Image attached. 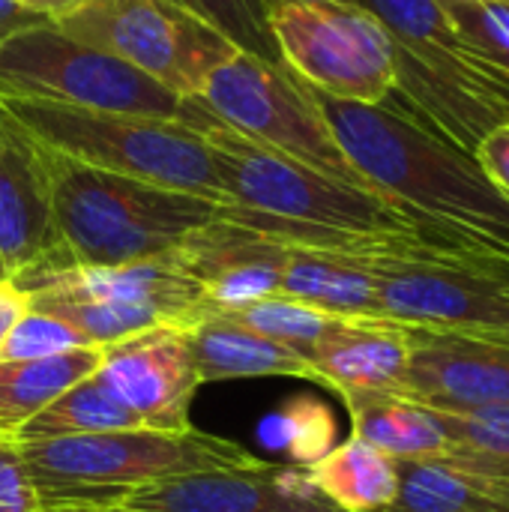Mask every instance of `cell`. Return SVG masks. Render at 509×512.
I'll return each instance as SVG.
<instances>
[{
  "mask_svg": "<svg viewBox=\"0 0 509 512\" xmlns=\"http://www.w3.org/2000/svg\"><path fill=\"white\" fill-rule=\"evenodd\" d=\"M318 108L360 180L426 234L509 255V198L474 153L408 111L333 99Z\"/></svg>",
  "mask_w": 509,
  "mask_h": 512,
  "instance_id": "6da1fadb",
  "label": "cell"
},
{
  "mask_svg": "<svg viewBox=\"0 0 509 512\" xmlns=\"http://www.w3.org/2000/svg\"><path fill=\"white\" fill-rule=\"evenodd\" d=\"M48 192L51 249L27 270L114 267L168 255L210 225L222 207L189 192L78 165L54 150H48Z\"/></svg>",
  "mask_w": 509,
  "mask_h": 512,
  "instance_id": "7a4b0ae2",
  "label": "cell"
},
{
  "mask_svg": "<svg viewBox=\"0 0 509 512\" xmlns=\"http://www.w3.org/2000/svg\"><path fill=\"white\" fill-rule=\"evenodd\" d=\"M390 36L396 90L408 114L474 153L477 144L509 123V87L459 39L435 0H354Z\"/></svg>",
  "mask_w": 509,
  "mask_h": 512,
  "instance_id": "3957f363",
  "label": "cell"
},
{
  "mask_svg": "<svg viewBox=\"0 0 509 512\" xmlns=\"http://www.w3.org/2000/svg\"><path fill=\"white\" fill-rule=\"evenodd\" d=\"M18 450L36 483L42 510L75 504L117 507L135 489L168 477L243 468L258 462L246 447L195 426L186 432L138 426L81 438L18 444Z\"/></svg>",
  "mask_w": 509,
  "mask_h": 512,
  "instance_id": "277c9868",
  "label": "cell"
},
{
  "mask_svg": "<svg viewBox=\"0 0 509 512\" xmlns=\"http://www.w3.org/2000/svg\"><path fill=\"white\" fill-rule=\"evenodd\" d=\"M186 120L201 129L213 153L225 204L231 207L297 228L345 234H426L381 195L342 183L318 168L243 138L213 117L198 99H186Z\"/></svg>",
  "mask_w": 509,
  "mask_h": 512,
  "instance_id": "5b68a950",
  "label": "cell"
},
{
  "mask_svg": "<svg viewBox=\"0 0 509 512\" xmlns=\"http://www.w3.org/2000/svg\"><path fill=\"white\" fill-rule=\"evenodd\" d=\"M0 102L18 126L63 159L225 204L213 153L186 117L162 120L36 99Z\"/></svg>",
  "mask_w": 509,
  "mask_h": 512,
  "instance_id": "8992f818",
  "label": "cell"
},
{
  "mask_svg": "<svg viewBox=\"0 0 509 512\" xmlns=\"http://www.w3.org/2000/svg\"><path fill=\"white\" fill-rule=\"evenodd\" d=\"M480 246L441 237H396L363 255L381 321L405 330L509 342V282L489 270Z\"/></svg>",
  "mask_w": 509,
  "mask_h": 512,
  "instance_id": "52a82bcc",
  "label": "cell"
},
{
  "mask_svg": "<svg viewBox=\"0 0 509 512\" xmlns=\"http://www.w3.org/2000/svg\"><path fill=\"white\" fill-rule=\"evenodd\" d=\"M0 99L60 102L162 120L186 117V99L126 60L69 36L54 21H36L3 39Z\"/></svg>",
  "mask_w": 509,
  "mask_h": 512,
  "instance_id": "ba28073f",
  "label": "cell"
},
{
  "mask_svg": "<svg viewBox=\"0 0 509 512\" xmlns=\"http://www.w3.org/2000/svg\"><path fill=\"white\" fill-rule=\"evenodd\" d=\"M195 99L243 138L285 153L342 183L369 189L339 150L318 108L315 90L285 63L234 51L213 69Z\"/></svg>",
  "mask_w": 509,
  "mask_h": 512,
  "instance_id": "9c48e42d",
  "label": "cell"
},
{
  "mask_svg": "<svg viewBox=\"0 0 509 512\" xmlns=\"http://www.w3.org/2000/svg\"><path fill=\"white\" fill-rule=\"evenodd\" d=\"M69 36L141 69L180 99H195L237 48L171 0H84L54 21Z\"/></svg>",
  "mask_w": 509,
  "mask_h": 512,
  "instance_id": "30bf717a",
  "label": "cell"
},
{
  "mask_svg": "<svg viewBox=\"0 0 509 512\" xmlns=\"http://www.w3.org/2000/svg\"><path fill=\"white\" fill-rule=\"evenodd\" d=\"M282 63L312 90L381 105L396 90L393 45L381 21L357 3L309 0L270 9Z\"/></svg>",
  "mask_w": 509,
  "mask_h": 512,
  "instance_id": "8fae6325",
  "label": "cell"
},
{
  "mask_svg": "<svg viewBox=\"0 0 509 512\" xmlns=\"http://www.w3.org/2000/svg\"><path fill=\"white\" fill-rule=\"evenodd\" d=\"M99 375L132 408L144 429L186 432L201 387L183 327L156 324L102 348Z\"/></svg>",
  "mask_w": 509,
  "mask_h": 512,
  "instance_id": "7c38bea8",
  "label": "cell"
},
{
  "mask_svg": "<svg viewBox=\"0 0 509 512\" xmlns=\"http://www.w3.org/2000/svg\"><path fill=\"white\" fill-rule=\"evenodd\" d=\"M327 504L306 468L255 462L141 486L117 507L135 512H285Z\"/></svg>",
  "mask_w": 509,
  "mask_h": 512,
  "instance_id": "4fadbf2b",
  "label": "cell"
},
{
  "mask_svg": "<svg viewBox=\"0 0 509 512\" xmlns=\"http://www.w3.org/2000/svg\"><path fill=\"white\" fill-rule=\"evenodd\" d=\"M399 396L447 414L507 405L509 342L408 330V378Z\"/></svg>",
  "mask_w": 509,
  "mask_h": 512,
  "instance_id": "5bb4252c",
  "label": "cell"
},
{
  "mask_svg": "<svg viewBox=\"0 0 509 512\" xmlns=\"http://www.w3.org/2000/svg\"><path fill=\"white\" fill-rule=\"evenodd\" d=\"M15 279L27 297H72L156 312L165 324L180 327L201 303L204 291L180 261L177 249L156 258H141L114 267H60L24 270Z\"/></svg>",
  "mask_w": 509,
  "mask_h": 512,
  "instance_id": "9a60e30c",
  "label": "cell"
},
{
  "mask_svg": "<svg viewBox=\"0 0 509 512\" xmlns=\"http://www.w3.org/2000/svg\"><path fill=\"white\" fill-rule=\"evenodd\" d=\"M177 255L201 285L204 303L216 309H237L276 297L288 264L285 243L222 216L189 234Z\"/></svg>",
  "mask_w": 509,
  "mask_h": 512,
  "instance_id": "2e32d148",
  "label": "cell"
},
{
  "mask_svg": "<svg viewBox=\"0 0 509 512\" xmlns=\"http://www.w3.org/2000/svg\"><path fill=\"white\" fill-rule=\"evenodd\" d=\"M48 249V150L0 102V261L6 276L39 264Z\"/></svg>",
  "mask_w": 509,
  "mask_h": 512,
  "instance_id": "e0dca14e",
  "label": "cell"
},
{
  "mask_svg": "<svg viewBox=\"0 0 509 512\" xmlns=\"http://www.w3.org/2000/svg\"><path fill=\"white\" fill-rule=\"evenodd\" d=\"M303 360L315 384L336 393H402L408 378V330L384 321H339Z\"/></svg>",
  "mask_w": 509,
  "mask_h": 512,
  "instance_id": "ac0fdd59",
  "label": "cell"
},
{
  "mask_svg": "<svg viewBox=\"0 0 509 512\" xmlns=\"http://www.w3.org/2000/svg\"><path fill=\"white\" fill-rule=\"evenodd\" d=\"M201 384L231 378H303L312 366L288 345H279L201 303L183 324Z\"/></svg>",
  "mask_w": 509,
  "mask_h": 512,
  "instance_id": "d6986e66",
  "label": "cell"
},
{
  "mask_svg": "<svg viewBox=\"0 0 509 512\" xmlns=\"http://www.w3.org/2000/svg\"><path fill=\"white\" fill-rule=\"evenodd\" d=\"M279 294L318 312L354 321H381L378 291L360 258L288 246Z\"/></svg>",
  "mask_w": 509,
  "mask_h": 512,
  "instance_id": "ffe728a7",
  "label": "cell"
},
{
  "mask_svg": "<svg viewBox=\"0 0 509 512\" xmlns=\"http://www.w3.org/2000/svg\"><path fill=\"white\" fill-rule=\"evenodd\" d=\"M348 414L354 438L372 444L384 456L402 459H441L450 450L447 432L438 411L411 402L396 393H339Z\"/></svg>",
  "mask_w": 509,
  "mask_h": 512,
  "instance_id": "44dd1931",
  "label": "cell"
},
{
  "mask_svg": "<svg viewBox=\"0 0 509 512\" xmlns=\"http://www.w3.org/2000/svg\"><path fill=\"white\" fill-rule=\"evenodd\" d=\"M399 489L387 512H509V483L444 459L396 462Z\"/></svg>",
  "mask_w": 509,
  "mask_h": 512,
  "instance_id": "7402d4cb",
  "label": "cell"
},
{
  "mask_svg": "<svg viewBox=\"0 0 509 512\" xmlns=\"http://www.w3.org/2000/svg\"><path fill=\"white\" fill-rule=\"evenodd\" d=\"M102 348H78L42 360H0V432L12 438L60 393L99 372Z\"/></svg>",
  "mask_w": 509,
  "mask_h": 512,
  "instance_id": "603a6c76",
  "label": "cell"
},
{
  "mask_svg": "<svg viewBox=\"0 0 509 512\" xmlns=\"http://www.w3.org/2000/svg\"><path fill=\"white\" fill-rule=\"evenodd\" d=\"M306 474L330 504L345 512H387L399 489L396 459L354 435L306 468Z\"/></svg>",
  "mask_w": 509,
  "mask_h": 512,
  "instance_id": "cb8c5ba5",
  "label": "cell"
},
{
  "mask_svg": "<svg viewBox=\"0 0 509 512\" xmlns=\"http://www.w3.org/2000/svg\"><path fill=\"white\" fill-rule=\"evenodd\" d=\"M141 420L132 408L108 387V381L93 372L66 393H60L48 408L30 417L15 435V444H39V441H60V438H81L117 429H138Z\"/></svg>",
  "mask_w": 509,
  "mask_h": 512,
  "instance_id": "d4e9b609",
  "label": "cell"
},
{
  "mask_svg": "<svg viewBox=\"0 0 509 512\" xmlns=\"http://www.w3.org/2000/svg\"><path fill=\"white\" fill-rule=\"evenodd\" d=\"M450 450L444 462L509 483V402L474 411H438Z\"/></svg>",
  "mask_w": 509,
  "mask_h": 512,
  "instance_id": "484cf974",
  "label": "cell"
},
{
  "mask_svg": "<svg viewBox=\"0 0 509 512\" xmlns=\"http://www.w3.org/2000/svg\"><path fill=\"white\" fill-rule=\"evenodd\" d=\"M216 309V306H210ZM219 315L279 342V345H288L294 348L300 357L318 345L339 321L345 318H336V315H327V312H318L312 306H303L297 300H288L282 294L276 297H264V300H255L249 306H237V309H216Z\"/></svg>",
  "mask_w": 509,
  "mask_h": 512,
  "instance_id": "4316f807",
  "label": "cell"
},
{
  "mask_svg": "<svg viewBox=\"0 0 509 512\" xmlns=\"http://www.w3.org/2000/svg\"><path fill=\"white\" fill-rule=\"evenodd\" d=\"M33 309L57 315L60 321L72 324L93 348H105L123 342L141 330L165 324L156 312L141 306H120L102 300H72V297H30Z\"/></svg>",
  "mask_w": 509,
  "mask_h": 512,
  "instance_id": "83f0119b",
  "label": "cell"
},
{
  "mask_svg": "<svg viewBox=\"0 0 509 512\" xmlns=\"http://www.w3.org/2000/svg\"><path fill=\"white\" fill-rule=\"evenodd\" d=\"M261 435L279 444L297 468H312L336 447V420L321 399L297 396L264 423Z\"/></svg>",
  "mask_w": 509,
  "mask_h": 512,
  "instance_id": "f1b7e54d",
  "label": "cell"
},
{
  "mask_svg": "<svg viewBox=\"0 0 509 512\" xmlns=\"http://www.w3.org/2000/svg\"><path fill=\"white\" fill-rule=\"evenodd\" d=\"M219 30L237 51L279 60V48L270 30V6L264 0H171Z\"/></svg>",
  "mask_w": 509,
  "mask_h": 512,
  "instance_id": "f546056e",
  "label": "cell"
},
{
  "mask_svg": "<svg viewBox=\"0 0 509 512\" xmlns=\"http://www.w3.org/2000/svg\"><path fill=\"white\" fill-rule=\"evenodd\" d=\"M444 12L465 48L509 87V3H462Z\"/></svg>",
  "mask_w": 509,
  "mask_h": 512,
  "instance_id": "4dcf8cb0",
  "label": "cell"
},
{
  "mask_svg": "<svg viewBox=\"0 0 509 512\" xmlns=\"http://www.w3.org/2000/svg\"><path fill=\"white\" fill-rule=\"evenodd\" d=\"M78 348H93V345L72 324L30 306V312L9 333L0 351V360H42V357L78 351Z\"/></svg>",
  "mask_w": 509,
  "mask_h": 512,
  "instance_id": "1f68e13d",
  "label": "cell"
},
{
  "mask_svg": "<svg viewBox=\"0 0 509 512\" xmlns=\"http://www.w3.org/2000/svg\"><path fill=\"white\" fill-rule=\"evenodd\" d=\"M39 492L12 438L0 444V512H39Z\"/></svg>",
  "mask_w": 509,
  "mask_h": 512,
  "instance_id": "d6a6232c",
  "label": "cell"
},
{
  "mask_svg": "<svg viewBox=\"0 0 509 512\" xmlns=\"http://www.w3.org/2000/svg\"><path fill=\"white\" fill-rule=\"evenodd\" d=\"M474 156L483 165V171L489 174V180L509 198V123L498 126L495 132H489L477 144Z\"/></svg>",
  "mask_w": 509,
  "mask_h": 512,
  "instance_id": "836d02e7",
  "label": "cell"
},
{
  "mask_svg": "<svg viewBox=\"0 0 509 512\" xmlns=\"http://www.w3.org/2000/svg\"><path fill=\"white\" fill-rule=\"evenodd\" d=\"M30 312V297L15 279H0V351L15 330V324Z\"/></svg>",
  "mask_w": 509,
  "mask_h": 512,
  "instance_id": "e575fe53",
  "label": "cell"
},
{
  "mask_svg": "<svg viewBox=\"0 0 509 512\" xmlns=\"http://www.w3.org/2000/svg\"><path fill=\"white\" fill-rule=\"evenodd\" d=\"M36 21H48V18H39L33 12H27L24 6H18L15 0H0V45L6 36H12L15 30L21 27H30Z\"/></svg>",
  "mask_w": 509,
  "mask_h": 512,
  "instance_id": "d590c367",
  "label": "cell"
},
{
  "mask_svg": "<svg viewBox=\"0 0 509 512\" xmlns=\"http://www.w3.org/2000/svg\"><path fill=\"white\" fill-rule=\"evenodd\" d=\"M15 3L24 6L27 12L39 15V18L60 21V18H66L69 12H75L84 0H15Z\"/></svg>",
  "mask_w": 509,
  "mask_h": 512,
  "instance_id": "8d00e7d4",
  "label": "cell"
},
{
  "mask_svg": "<svg viewBox=\"0 0 509 512\" xmlns=\"http://www.w3.org/2000/svg\"><path fill=\"white\" fill-rule=\"evenodd\" d=\"M477 255H480V261L489 267V270H495L498 276H504L509 282V255H501V252H486V249H477Z\"/></svg>",
  "mask_w": 509,
  "mask_h": 512,
  "instance_id": "74e56055",
  "label": "cell"
},
{
  "mask_svg": "<svg viewBox=\"0 0 509 512\" xmlns=\"http://www.w3.org/2000/svg\"><path fill=\"white\" fill-rule=\"evenodd\" d=\"M39 512H135L126 507H105V504H75V507H51V510Z\"/></svg>",
  "mask_w": 509,
  "mask_h": 512,
  "instance_id": "f35d334b",
  "label": "cell"
},
{
  "mask_svg": "<svg viewBox=\"0 0 509 512\" xmlns=\"http://www.w3.org/2000/svg\"><path fill=\"white\" fill-rule=\"evenodd\" d=\"M441 9H447V6H462V3H509V0H435Z\"/></svg>",
  "mask_w": 509,
  "mask_h": 512,
  "instance_id": "ab89813d",
  "label": "cell"
},
{
  "mask_svg": "<svg viewBox=\"0 0 509 512\" xmlns=\"http://www.w3.org/2000/svg\"><path fill=\"white\" fill-rule=\"evenodd\" d=\"M285 512H345V510H339L336 504H315V507H300V510H285Z\"/></svg>",
  "mask_w": 509,
  "mask_h": 512,
  "instance_id": "60d3db41",
  "label": "cell"
},
{
  "mask_svg": "<svg viewBox=\"0 0 509 512\" xmlns=\"http://www.w3.org/2000/svg\"><path fill=\"white\" fill-rule=\"evenodd\" d=\"M264 3L273 9V6H282V3H309V0H264ZM339 3H354V0H339Z\"/></svg>",
  "mask_w": 509,
  "mask_h": 512,
  "instance_id": "b9f144b4",
  "label": "cell"
},
{
  "mask_svg": "<svg viewBox=\"0 0 509 512\" xmlns=\"http://www.w3.org/2000/svg\"><path fill=\"white\" fill-rule=\"evenodd\" d=\"M0 279H6V270H3V261H0Z\"/></svg>",
  "mask_w": 509,
  "mask_h": 512,
  "instance_id": "7bdbcfd3",
  "label": "cell"
},
{
  "mask_svg": "<svg viewBox=\"0 0 509 512\" xmlns=\"http://www.w3.org/2000/svg\"><path fill=\"white\" fill-rule=\"evenodd\" d=\"M3 441H6V435H3V432H0V444H3Z\"/></svg>",
  "mask_w": 509,
  "mask_h": 512,
  "instance_id": "ee69618b",
  "label": "cell"
}]
</instances>
